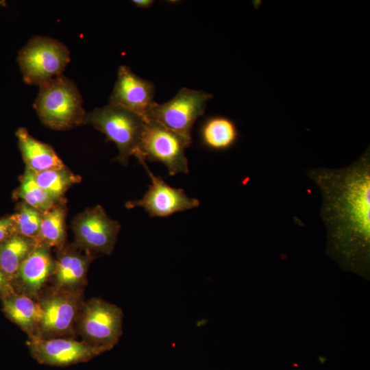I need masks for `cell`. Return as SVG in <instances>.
<instances>
[{
	"mask_svg": "<svg viewBox=\"0 0 370 370\" xmlns=\"http://www.w3.org/2000/svg\"><path fill=\"white\" fill-rule=\"evenodd\" d=\"M307 175L322 195L328 251L345 268L367 272L370 251V153L343 169L315 168Z\"/></svg>",
	"mask_w": 370,
	"mask_h": 370,
	"instance_id": "1",
	"label": "cell"
},
{
	"mask_svg": "<svg viewBox=\"0 0 370 370\" xmlns=\"http://www.w3.org/2000/svg\"><path fill=\"white\" fill-rule=\"evenodd\" d=\"M40 86L34 107L41 122L56 130L83 124L86 113L75 83L60 75Z\"/></svg>",
	"mask_w": 370,
	"mask_h": 370,
	"instance_id": "2",
	"label": "cell"
},
{
	"mask_svg": "<svg viewBox=\"0 0 370 370\" xmlns=\"http://www.w3.org/2000/svg\"><path fill=\"white\" fill-rule=\"evenodd\" d=\"M145 118L120 106L108 105L86 114L83 124H90L115 143L116 160L127 164L131 156H138Z\"/></svg>",
	"mask_w": 370,
	"mask_h": 370,
	"instance_id": "3",
	"label": "cell"
},
{
	"mask_svg": "<svg viewBox=\"0 0 370 370\" xmlns=\"http://www.w3.org/2000/svg\"><path fill=\"white\" fill-rule=\"evenodd\" d=\"M17 62L23 81L40 86L62 75L70 62V53L58 40L34 36L19 51Z\"/></svg>",
	"mask_w": 370,
	"mask_h": 370,
	"instance_id": "4",
	"label": "cell"
},
{
	"mask_svg": "<svg viewBox=\"0 0 370 370\" xmlns=\"http://www.w3.org/2000/svg\"><path fill=\"white\" fill-rule=\"evenodd\" d=\"M213 95L204 90L181 88L169 101L157 103L146 115L182 136L190 147L192 129L196 120L203 116Z\"/></svg>",
	"mask_w": 370,
	"mask_h": 370,
	"instance_id": "5",
	"label": "cell"
},
{
	"mask_svg": "<svg viewBox=\"0 0 370 370\" xmlns=\"http://www.w3.org/2000/svg\"><path fill=\"white\" fill-rule=\"evenodd\" d=\"M185 140L160 123L145 118V127L136 157L141 164L146 160L164 164L170 175L189 172Z\"/></svg>",
	"mask_w": 370,
	"mask_h": 370,
	"instance_id": "6",
	"label": "cell"
},
{
	"mask_svg": "<svg viewBox=\"0 0 370 370\" xmlns=\"http://www.w3.org/2000/svg\"><path fill=\"white\" fill-rule=\"evenodd\" d=\"M123 312L117 306L99 298L89 300L82 310L79 330L84 341L103 352L110 350L122 333Z\"/></svg>",
	"mask_w": 370,
	"mask_h": 370,
	"instance_id": "7",
	"label": "cell"
},
{
	"mask_svg": "<svg viewBox=\"0 0 370 370\" xmlns=\"http://www.w3.org/2000/svg\"><path fill=\"white\" fill-rule=\"evenodd\" d=\"M120 227V223L109 217L101 206L87 208L72 223L77 245L90 254H110Z\"/></svg>",
	"mask_w": 370,
	"mask_h": 370,
	"instance_id": "8",
	"label": "cell"
},
{
	"mask_svg": "<svg viewBox=\"0 0 370 370\" xmlns=\"http://www.w3.org/2000/svg\"><path fill=\"white\" fill-rule=\"evenodd\" d=\"M27 345L32 356L39 363L58 367L87 362L103 352L84 341L71 338L33 336Z\"/></svg>",
	"mask_w": 370,
	"mask_h": 370,
	"instance_id": "9",
	"label": "cell"
},
{
	"mask_svg": "<svg viewBox=\"0 0 370 370\" xmlns=\"http://www.w3.org/2000/svg\"><path fill=\"white\" fill-rule=\"evenodd\" d=\"M141 164L150 177L151 184L140 199L127 202L126 208L141 207L152 217H166L199 206L198 199L189 197L183 189L171 187L160 177L156 176L146 162Z\"/></svg>",
	"mask_w": 370,
	"mask_h": 370,
	"instance_id": "10",
	"label": "cell"
},
{
	"mask_svg": "<svg viewBox=\"0 0 370 370\" xmlns=\"http://www.w3.org/2000/svg\"><path fill=\"white\" fill-rule=\"evenodd\" d=\"M153 84L136 75L127 66H121L110 97V103L120 106L145 118L157 104Z\"/></svg>",
	"mask_w": 370,
	"mask_h": 370,
	"instance_id": "11",
	"label": "cell"
},
{
	"mask_svg": "<svg viewBox=\"0 0 370 370\" xmlns=\"http://www.w3.org/2000/svg\"><path fill=\"white\" fill-rule=\"evenodd\" d=\"M74 290H58L40 302L42 317L36 336H57L71 328L77 312L79 297Z\"/></svg>",
	"mask_w": 370,
	"mask_h": 370,
	"instance_id": "12",
	"label": "cell"
},
{
	"mask_svg": "<svg viewBox=\"0 0 370 370\" xmlns=\"http://www.w3.org/2000/svg\"><path fill=\"white\" fill-rule=\"evenodd\" d=\"M54 269L49 247L38 243L22 262L14 280L29 297H35L53 274Z\"/></svg>",
	"mask_w": 370,
	"mask_h": 370,
	"instance_id": "13",
	"label": "cell"
},
{
	"mask_svg": "<svg viewBox=\"0 0 370 370\" xmlns=\"http://www.w3.org/2000/svg\"><path fill=\"white\" fill-rule=\"evenodd\" d=\"M16 136L26 167L32 171L41 172L65 167L53 149L32 136L26 128L18 129Z\"/></svg>",
	"mask_w": 370,
	"mask_h": 370,
	"instance_id": "14",
	"label": "cell"
},
{
	"mask_svg": "<svg viewBox=\"0 0 370 370\" xmlns=\"http://www.w3.org/2000/svg\"><path fill=\"white\" fill-rule=\"evenodd\" d=\"M92 260L75 250L66 249L55 261L53 275L58 290L75 289L84 283L88 265Z\"/></svg>",
	"mask_w": 370,
	"mask_h": 370,
	"instance_id": "15",
	"label": "cell"
},
{
	"mask_svg": "<svg viewBox=\"0 0 370 370\" xmlns=\"http://www.w3.org/2000/svg\"><path fill=\"white\" fill-rule=\"evenodd\" d=\"M3 300V311L30 336H38L42 310L40 303L26 295L14 294Z\"/></svg>",
	"mask_w": 370,
	"mask_h": 370,
	"instance_id": "16",
	"label": "cell"
},
{
	"mask_svg": "<svg viewBox=\"0 0 370 370\" xmlns=\"http://www.w3.org/2000/svg\"><path fill=\"white\" fill-rule=\"evenodd\" d=\"M201 140L210 149L223 151L230 149L239 138V131L235 122L222 115L206 119L200 129Z\"/></svg>",
	"mask_w": 370,
	"mask_h": 370,
	"instance_id": "17",
	"label": "cell"
},
{
	"mask_svg": "<svg viewBox=\"0 0 370 370\" xmlns=\"http://www.w3.org/2000/svg\"><path fill=\"white\" fill-rule=\"evenodd\" d=\"M37 244L36 241L18 234L0 244V269L12 282L22 262Z\"/></svg>",
	"mask_w": 370,
	"mask_h": 370,
	"instance_id": "18",
	"label": "cell"
},
{
	"mask_svg": "<svg viewBox=\"0 0 370 370\" xmlns=\"http://www.w3.org/2000/svg\"><path fill=\"white\" fill-rule=\"evenodd\" d=\"M66 210L62 204H57L41 212L39 243L48 247L62 248L65 241Z\"/></svg>",
	"mask_w": 370,
	"mask_h": 370,
	"instance_id": "19",
	"label": "cell"
},
{
	"mask_svg": "<svg viewBox=\"0 0 370 370\" xmlns=\"http://www.w3.org/2000/svg\"><path fill=\"white\" fill-rule=\"evenodd\" d=\"M33 173L36 183L57 204L62 201L66 190L81 180L79 176L75 175L66 166Z\"/></svg>",
	"mask_w": 370,
	"mask_h": 370,
	"instance_id": "20",
	"label": "cell"
},
{
	"mask_svg": "<svg viewBox=\"0 0 370 370\" xmlns=\"http://www.w3.org/2000/svg\"><path fill=\"white\" fill-rule=\"evenodd\" d=\"M17 196L23 202L38 210L45 212L57 204L36 183L34 173L25 168Z\"/></svg>",
	"mask_w": 370,
	"mask_h": 370,
	"instance_id": "21",
	"label": "cell"
},
{
	"mask_svg": "<svg viewBox=\"0 0 370 370\" xmlns=\"http://www.w3.org/2000/svg\"><path fill=\"white\" fill-rule=\"evenodd\" d=\"M10 217L14 223L16 234L40 243V212L23 202L17 212Z\"/></svg>",
	"mask_w": 370,
	"mask_h": 370,
	"instance_id": "22",
	"label": "cell"
},
{
	"mask_svg": "<svg viewBox=\"0 0 370 370\" xmlns=\"http://www.w3.org/2000/svg\"><path fill=\"white\" fill-rule=\"evenodd\" d=\"M15 234L16 228L11 217L0 219V244Z\"/></svg>",
	"mask_w": 370,
	"mask_h": 370,
	"instance_id": "23",
	"label": "cell"
},
{
	"mask_svg": "<svg viewBox=\"0 0 370 370\" xmlns=\"http://www.w3.org/2000/svg\"><path fill=\"white\" fill-rule=\"evenodd\" d=\"M16 294L12 282L0 269V297L2 299Z\"/></svg>",
	"mask_w": 370,
	"mask_h": 370,
	"instance_id": "24",
	"label": "cell"
},
{
	"mask_svg": "<svg viewBox=\"0 0 370 370\" xmlns=\"http://www.w3.org/2000/svg\"><path fill=\"white\" fill-rule=\"evenodd\" d=\"M132 2L138 8H149L154 2L152 0H134Z\"/></svg>",
	"mask_w": 370,
	"mask_h": 370,
	"instance_id": "25",
	"label": "cell"
}]
</instances>
